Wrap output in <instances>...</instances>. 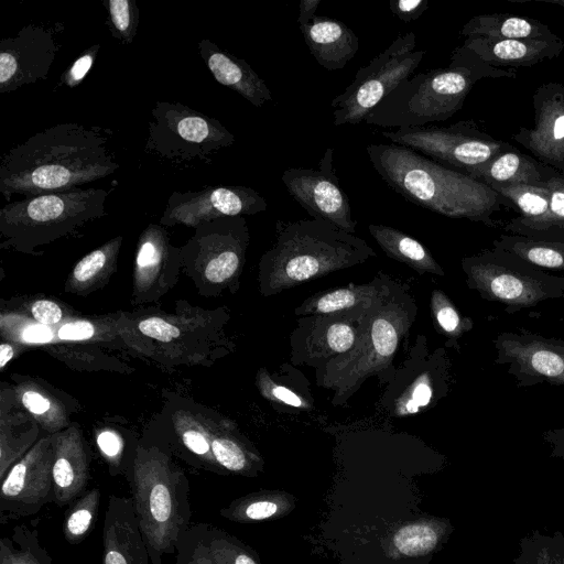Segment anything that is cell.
Listing matches in <instances>:
<instances>
[{
	"label": "cell",
	"instance_id": "1",
	"mask_svg": "<svg viewBox=\"0 0 564 564\" xmlns=\"http://www.w3.org/2000/svg\"><path fill=\"white\" fill-rule=\"evenodd\" d=\"M98 127L57 123L11 148L0 162V193L9 203L14 194L26 197L64 191L107 177L119 164Z\"/></svg>",
	"mask_w": 564,
	"mask_h": 564
},
{
	"label": "cell",
	"instance_id": "2",
	"mask_svg": "<svg viewBox=\"0 0 564 564\" xmlns=\"http://www.w3.org/2000/svg\"><path fill=\"white\" fill-rule=\"evenodd\" d=\"M375 171L406 200L449 218L495 227L494 215L513 204L490 186L395 143L366 147Z\"/></svg>",
	"mask_w": 564,
	"mask_h": 564
},
{
	"label": "cell",
	"instance_id": "3",
	"mask_svg": "<svg viewBox=\"0 0 564 564\" xmlns=\"http://www.w3.org/2000/svg\"><path fill=\"white\" fill-rule=\"evenodd\" d=\"M275 231L272 247L259 263V290L264 296L376 257L362 238L325 220H279Z\"/></svg>",
	"mask_w": 564,
	"mask_h": 564
},
{
	"label": "cell",
	"instance_id": "4",
	"mask_svg": "<svg viewBox=\"0 0 564 564\" xmlns=\"http://www.w3.org/2000/svg\"><path fill=\"white\" fill-rule=\"evenodd\" d=\"M513 70L492 67L463 45L449 65L410 76L365 118L381 128L424 127L445 121L463 108L474 85L485 78H516Z\"/></svg>",
	"mask_w": 564,
	"mask_h": 564
},
{
	"label": "cell",
	"instance_id": "5",
	"mask_svg": "<svg viewBox=\"0 0 564 564\" xmlns=\"http://www.w3.org/2000/svg\"><path fill=\"white\" fill-rule=\"evenodd\" d=\"M416 312L410 288L394 281L366 313L354 347L316 369V382L334 392V404H343L367 378L383 375Z\"/></svg>",
	"mask_w": 564,
	"mask_h": 564
},
{
	"label": "cell",
	"instance_id": "6",
	"mask_svg": "<svg viewBox=\"0 0 564 564\" xmlns=\"http://www.w3.org/2000/svg\"><path fill=\"white\" fill-rule=\"evenodd\" d=\"M128 482L151 563L163 564V555H175L180 536L191 525L188 479L166 452L138 446Z\"/></svg>",
	"mask_w": 564,
	"mask_h": 564
},
{
	"label": "cell",
	"instance_id": "7",
	"mask_svg": "<svg viewBox=\"0 0 564 564\" xmlns=\"http://www.w3.org/2000/svg\"><path fill=\"white\" fill-rule=\"evenodd\" d=\"M107 196L106 189L78 186L8 203L0 210L2 246L31 251L57 239L105 216Z\"/></svg>",
	"mask_w": 564,
	"mask_h": 564
},
{
	"label": "cell",
	"instance_id": "8",
	"mask_svg": "<svg viewBox=\"0 0 564 564\" xmlns=\"http://www.w3.org/2000/svg\"><path fill=\"white\" fill-rule=\"evenodd\" d=\"M462 269L469 289L505 305L509 314L564 297V276L552 275L497 247L463 258Z\"/></svg>",
	"mask_w": 564,
	"mask_h": 564
},
{
	"label": "cell",
	"instance_id": "9",
	"mask_svg": "<svg viewBox=\"0 0 564 564\" xmlns=\"http://www.w3.org/2000/svg\"><path fill=\"white\" fill-rule=\"evenodd\" d=\"M151 116L144 152L172 164L210 163L235 142L219 120L181 102L156 101Z\"/></svg>",
	"mask_w": 564,
	"mask_h": 564
},
{
	"label": "cell",
	"instance_id": "10",
	"mask_svg": "<svg viewBox=\"0 0 564 564\" xmlns=\"http://www.w3.org/2000/svg\"><path fill=\"white\" fill-rule=\"evenodd\" d=\"M413 32L398 35L368 65L360 67L355 79L332 101L334 126H355L365 120L386 96L409 78L422 62L425 51H414Z\"/></svg>",
	"mask_w": 564,
	"mask_h": 564
},
{
	"label": "cell",
	"instance_id": "11",
	"mask_svg": "<svg viewBox=\"0 0 564 564\" xmlns=\"http://www.w3.org/2000/svg\"><path fill=\"white\" fill-rule=\"evenodd\" d=\"M380 134L392 143L411 148L469 176L494 156L512 147L479 130L471 120L447 127H403Z\"/></svg>",
	"mask_w": 564,
	"mask_h": 564
},
{
	"label": "cell",
	"instance_id": "12",
	"mask_svg": "<svg viewBox=\"0 0 564 564\" xmlns=\"http://www.w3.org/2000/svg\"><path fill=\"white\" fill-rule=\"evenodd\" d=\"M495 364L508 365L517 387L564 386V340L528 329L501 332L492 340Z\"/></svg>",
	"mask_w": 564,
	"mask_h": 564
},
{
	"label": "cell",
	"instance_id": "13",
	"mask_svg": "<svg viewBox=\"0 0 564 564\" xmlns=\"http://www.w3.org/2000/svg\"><path fill=\"white\" fill-rule=\"evenodd\" d=\"M53 437L48 434L18 460L1 479L0 522L29 517L54 502Z\"/></svg>",
	"mask_w": 564,
	"mask_h": 564
},
{
	"label": "cell",
	"instance_id": "14",
	"mask_svg": "<svg viewBox=\"0 0 564 564\" xmlns=\"http://www.w3.org/2000/svg\"><path fill=\"white\" fill-rule=\"evenodd\" d=\"M334 149L328 148L317 169L290 167L281 180L289 194L314 219L325 220L355 235L357 223L352 219L350 202L343 191L333 165Z\"/></svg>",
	"mask_w": 564,
	"mask_h": 564
},
{
	"label": "cell",
	"instance_id": "15",
	"mask_svg": "<svg viewBox=\"0 0 564 564\" xmlns=\"http://www.w3.org/2000/svg\"><path fill=\"white\" fill-rule=\"evenodd\" d=\"M268 208L264 197L243 185H209L195 192H174L166 200L162 226L197 225L223 217L254 215Z\"/></svg>",
	"mask_w": 564,
	"mask_h": 564
},
{
	"label": "cell",
	"instance_id": "16",
	"mask_svg": "<svg viewBox=\"0 0 564 564\" xmlns=\"http://www.w3.org/2000/svg\"><path fill=\"white\" fill-rule=\"evenodd\" d=\"M249 240V229L242 216L223 217L197 225L185 252L196 260H205L207 281L225 284L240 272Z\"/></svg>",
	"mask_w": 564,
	"mask_h": 564
},
{
	"label": "cell",
	"instance_id": "17",
	"mask_svg": "<svg viewBox=\"0 0 564 564\" xmlns=\"http://www.w3.org/2000/svg\"><path fill=\"white\" fill-rule=\"evenodd\" d=\"M59 44L53 28L23 26L15 36L0 42V93L46 79Z\"/></svg>",
	"mask_w": 564,
	"mask_h": 564
},
{
	"label": "cell",
	"instance_id": "18",
	"mask_svg": "<svg viewBox=\"0 0 564 564\" xmlns=\"http://www.w3.org/2000/svg\"><path fill=\"white\" fill-rule=\"evenodd\" d=\"M364 317L346 314L302 316L290 338L292 364L318 369L349 351L356 344Z\"/></svg>",
	"mask_w": 564,
	"mask_h": 564
},
{
	"label": "cell",
	"instance_id": "19",
	"mask_svg": "<svg viewBox=\"0 0 564 564\" xmlns=\"http://www.w3.org/2000/svg\"><path fill=\"white\" fill-rule=\"evenodd\" d=\"M534 127L520 128L512 139L529 150L539 162L564 176V85H540L532 97Z\"/></svg>",
	"mask_w": 564,
	"mask_h": 564
},
{
	"label": "cell",
	"instance_id": "20",
	"mask_svg": "<svg viewBox=\"0 0 564 564\" xmlns=\"http://www.w3.org/2000/svg\"><path fill=\"white\" fill-rule=\"evenodd\" d=\"M102 564H152L132 498L110 495L102 527Z\"/></svg>",
	"mask_w": 564,
	"mask_h": 564
},
{
	"label": "cell",
	"instance_id": "21",
	"mask_svg": "<svg viewBox=\"0 0 564 564\" xmlns=\"http://www.w3.org/2000/svg\"><path fill=\"white\" fill-rule=\"evenodd\" d=\"M54 503L64 507L83 494L90 479V455L77 426L52 434Z\"/></svg>",
	"mask_w": 564,
	"mask_h": 564
},
{
	"label": "cell",
	"instance_id": "22",
	"mask_svg": "<svg viewBox=\"0 0 564 564\" xmlns=\"http://www.w3.org/2000/svg\"><path fill=\"white\" fill-rule=\"evenodd\" d=\"M394 280L379 272L366 284H349L344 288L318 292L306 299L294 310L297 316L346 314L364 317L369 308L384 295Z\"/></svg>",
	"mask_w": 564,
	"mask_h": 564
},
{
	"label": "cell",
	"instance_id": "23",
	"mask_svg": "<svg viewBox=\"0 0 564 564\" xmlns=\"http://www.w3.org/2000/svg\"><path fill=\"white\" fill-rule=\"evenodd\" d=\"M486 64L501 66L530 67L544 59L557 57L564 50V42L542 40H509L471 36L462 44Z\"/></svg>",
	"mask_w": 564,
	"mask_h": 564
},
{
	"label": "cell",
	"instance_id": "24",
	"mask_svg": "<svg viewBox=\"0 0 564 564\" xmlns=\"http://www.w3.org/2000/svg\"><path fill=\"white\" fill-rule=\"evenodd\" d=\"M197 46L200 57L220 85L236 91L256 107L272 100L265 82L245 59L223 51L208 39L200 40Z\"/></svg>",
	"mask_w": 564,
	"mask_h": 564
},
{
	"label": "cell",
	"instance_id": "25",
	"mask_svg": "<svg viewBox=\"0 0 564 564\" xmlns=\"http://www.w3.org/2000/svg\"><path fill=\"white\" fill-rule=\"evenodd\" d=\"M299 28L312 56L327 70L343 69L358 51V36L341 21L315 15Z\"/></svg>",
	"mask_w": 564,
	"mask_h": 564
},
{
	"label": "cell",
	"instance_id": "26",
	"mask_svg": "<svg viewBox=\"0 0 564 564\" xmlns=\"http://www.w3.org/2000/svg\"><path fill=\"white\" fill-rule=\"evenodd\" d=\"M536 159L521 153L513 145L494 156L470 176L488 186L530 185L545 187L555 172Z\"/></svg>",
	"mask_w": 564,
	"mask_h": 564
},
{
	"label": "cell",
	"instance_id": "27",
	"mask_svg": "<svg viewBox=\"0 0 564 564\" xmlns=\"http://www.w3.org/2000/svg\"><path fill=\"white\" fill-rule=\"evenodd\" d=\"M465 37L556 41L560 37L539 20L509 13L479 14L462 28Z\"/></svg>",
	"mask_w": 564,
	"mask_h": 564
},
{
	"label": "cell",
	"instance_id": "28",
	"mask_svg": "<svg viewBox=\"0 0 564 564\" xmlns=\"http://www.w3.org/2000/svg\"><path fill=\"white\" fill-rule=\"evenodd\" d=\"M454 528L448 519L427 517L405 522L389 539L394 557H419L438 550Z\"/></svg>",
	"mask_w": 564,
	"mask_h": 564
},
{
	"label": "cell",
	"instance_id": "29",
	"mask_svg": "<svg viewBox=\"0 0 564 564\" xmlns=\"http://www.w3.org/2000/svg\"><path fill=\"white\" fill-rule=\"evenodd\" d=\"M296 507V498L283 490H260L232 500L219 514L232 522L253 523L285 517Z\"/></svg>",
	"mask_w": 564,
	"mask_h": 564
},
{
	"label": "cell",
	"instance_id": "30",
	"mask_svg": "<svg viewBox=\"0 0 564 564\" xmlns=\"http://www.w3.org/2000/svg\"><path fill=\"white\" fill-rule=\"evenodd\" d=\"M368 230L390 258L405 263L420 274L431 273L440 276L445 274L429 249L413 237L386 225L370 224Z\"/></svg>",
	"mask_w": 564,
	"mask_h": 564
},
{
	"label": "cell",
	"instance_id": "31",
	"mask_svg": "<svg viewBox=\"0 0 564 564\" xmlns=\"http://www.w3.org/2000/svg\"><path fill=\"white\" fill-rule=\"evenodd\" d=\"M490 187L509 199L520 214L505 225L506 232L512 234L519 228L536 224L549 213L551 197L546 186L491 185Z\"/></svg>",
	"mask_w": 564,
	"mask_h": 564
},
{
	"label": "cell",
	"instance_id": "32",
	"mask_svg": "<svg viewBox=\"0 0 564 564\" xmlns=\"http://www.w3.org/2000/svg\"><path fill=\"white\" fill-rule=\"evenodd\" d=\"M492 247L511 252L542 270L564 271V243L502 234Z\"/></svg>",
	"mask_w": 564,
	"mask_h": 564
},
{
	"label": "cell",
	"instance_id": "33",
	"mask_svg": "<svg viewBox=\"0 0 564 564\" xmlns=\"http://www.w3.org/2000/svg\"><path fill=\"white\" fill-rule=\"evenodd\" d=\"M212 453L225 473L256 477L263 468V459L249 445L227 433H210Z\"/></svg>",
	"mask_w": 564,
	"mask_h": 564
},
{
	"label": "cell",
	"instance_id": "34",
	"mask_svg": "<svg viewBox=\"0 0 564 564\" xmlns=\"http://www.w3.org/2000/svg\"><path fill=\"white\" fill-rule=\"evenodd\" d=\"M550 209L536 224L519 228L512 235L564 243V176L555 171L547 180Z\"/></svg>",
	"mask_w": 564,
	"mask_h": 564
},
{
	"label": "cell",
	"instance_id": "35",
	"mask_svg": "<svg viewBox=\"0 0 564 564\" xmlns=\"http://www.w3.org/2000/svg\"><path fill=\"white\" fill-rule=\"evenodd\" d=\"M194 527L217 564H261L250 546L221 528L208 523H195Z\"/></svg>",
	"mask_w": 564,
	"mask_h": 564
},
{
	"label": "cell",
	"instance_id": "36",
	"mask_svg": "<svg viewBox=\"0 0 564 564\" xmlns=\"http://www.w3.org/2000/svg\"><path fill=\"white\" fill-rule=\"evenodd\" d=\"M0 557L7 564H53V558L40 543L36 525L18 524L10 536L1 538Z\"/></svg>",
	"mask_w": 564,
	"mask_h": 564
},
{
	"label": "cell",
	"instance_id": "37",
	"mask_svg": "<svg viewBox=\"0 0 564 564\" xmlns=\"http://www.w3.org/2000/svg\"><path fill=\"white\" fill-rule=\"evenodd\" d=\"M99 505V488L86 491L70 503L63 524V534L69 544H79L90 533L98 516Z\"/></svg>",
	"mask_w": 564,
	"mask_h": 564
},
{
	"label": "cell",
	"instance_id": "38",
	"mask_svg": "<svg viewBox=\"0 0 564 564\" xmlns=\"http://www.w3.org/2000/svg\"><path fill=\"white\" fill-rule=\"evenodd\" d=\"M564 554V534H544L533 530L519 543L513 564H561Z\"/></svg>",
	"mask_w": 564,
	"mask_h": 564
},
{
	"label": "cell",
	"instance_id": "39",
	"mask_svg": "<svg viewBox=\"0 0 564 564\" xmlns=\"http://www.w3.org/2000/svg\"><path fill=\"white\" fill-rule=\"evenodd\" d=\"M431 311L437 332L453 341L474 327V321L463 316L451 299L441 290L432 292Z\"/></svg>",
	"mask_w": 564,
	"mask_h": 564
},
{
	"label": "cell",
	"instance_id": "40",
	"mask_svg": "<svg viewBox=\"0 0 564 564\" xmlns=\"http://www.w3.org/2000/svg\"><path fill=\"white\" fill-rule=\"evenodd\" d=\"M20 402L50 434L58 433L65 426L61 405L41 389L22 388Z\"/></svg>",
	"mask_w": 564,
	"mask_h": 564
},
{
	"label": "cell",
	"instance_id": "41",
	"mask_svg": "<svg viewBox=\"0 0 564 564\" xmlns=\"http://www.w3.org/2000/svg\"><path fill=\"white\" fill-rule=\"evenodd\" d=\"M107 24L113 37L131 44L139 25V9L134 0H104Z\"/></svg>",
	"mask_w": 564,
	"mask_h": 564
},
{
	"label": "cell",
	"instance_id": "42",
	"mask_svg": "<svg viewBox=\"0 0 564 564\" xmlns=\"http://www.w3.org/2000/svg\"><path fill=\"white\" fill-rule=\"evenodd\" d=\"M121 241V237H116L82 258L73 270L72 278L75 284H89L104 273L115 262Z\"/></svg>",
	"mask_w": 564,
	"mask_h": 564
},
{
	"label": "cell",
	"instance_id": "43",
	"mask_svg": "<svg viewBox=\"0 0 564 564\" xmlns=\"http://www.w3.org/2000/svg\"><path fill=\"white\" fill-rule=\"evenodd\" d=\"M435 384L431 372L424 371L420 377L409 386L400 401L395 402L394 413L397 415H408L427 406L433 400Z\"/></svg>",
	"mask_w": 564,
	"mask_h": 564
},
{
	"label": "cell",
	"instance_id": "44",
	"mask_svg": "<svg viewBox=\"0 0 564 564\" xmlns=\"http://www.w3.org/2000/svg\"><path fill=\"white\" fill-rule=\"evenodd\" d=\"M257 386L261 395L271 402L305 411L313 408L310 400H306L291 388L274 381L264 369L259 370L257 375Z\"/></svg>",
	"mask_w": 564,
	"mask_h": 564
},
{
	"label": "cell",
	"instance_id": "45",
	"mask_svg": "<svg viewBox=\"0 0 564 564\" xmlns=\"http://www.w3.org/2000/svg\"><path fill=\"white\" fill-rule=\"evenodd\" d=\"M174 564H217L194 524H191L180 536Z\"/></svg>",
	"mask_w": 564,
	"mask_h": 564
},
{
	"label": "cell",
	"instance_id": "46",
	"mask_svg": "<svg viewBox=\"0 0 564 564\" xmlns=\"http://www.w3.org/2000/svg\"><path fill=\"white\" fill-rule=\"evenodd\" d=\"M100 48V44H94L83 52L75 62L61 75L62 86L74 88L78 86L90 70Z\"/></svg>",
	"mask_w": 564,
	"mask_h": 564
},
{
	"label": "cell",
	"instance_id": "47",
	"mask_svg": "<svg viewBox=\"0 0 564 564\" xmlns=\"http://www.w3.org/2000/svg\"><path fill=\"white\" fill-rule=\"evenodd\" d=\"M138 328L143 336L160 343L173 341L181 334L180 328L175 324L159 316H151L140 321Z\"/></svg>",
	"mask_w": 564,
	"mask_h": 564
},
{
	"label": "cell",
	"instance_id": "48",
	"mask_svg": "<svg viewBox=\"0 0 564 564\" xmlns=\"http://www.w3.org/2000/svg\"><path fill=\"white\" fill-rule=\"evenodd\" d=\"M391 12L403 22L419 19L429 8L426 0H390Z\"/></svg>",
	"mask_w": 564,
	"mask_h": 564
},
{
	"label": "cell",
	"instance_id": "49",
	"mask_svg": "<svg viewBox=\"0 0 564 564\" xmlns=\"http://www.w3.org/2000/svg\"><path fill=\"white\" fill-rule=\"evenodd\" d=\"M31 314L39 324L53 326L61 322L63 310L53 301L39 300L32 304Z\"/></svg>",
	"mask_w": 564,
	"mask_h": 564
},
{
	"label": "cell",
	"instance_id": "50",
	"mask_svg": "<svg viewBox=\"0 0 564 564\" xmlns=\"http://www.w3.org/2000/svg\"><path fill=\"white\" fill-rule=\"evenodd\" d=\"M95 326L88 321L68 322L62 325L57 330L61 340L79 341L94 337Z\"/></svg>",
	"mask_w": 564,
	"mask_h": 564
},
{
	"label": "cell",
	"instance_id": "51",
	"mask_svg": "<svg viewBox=\"0 0 564 564\" xmlns=\"http://www.w3.org/2000/svg\"><path fill=\"white\" fill-rule=\"evenodd\" d=\"M543 440L550 447V456L564 462V427L545 431Z\"/></svg>",
	"mask_w": 564,
	"mask_h": 564
},
{
	"label": "cell",
	"instance_id": "52",
	"mask_svg": "<svg viewBox=\"0 0 564 564\" xmlns=\"http://www.w3.org/2000/svg\"><path fill=\"white\" fill-rule=\"evenodd\" d=\"M53 336L54 334L50 326H45L39 323L36 325H30L21 334L22 340L31 344L48 343L53 339Z\"/></svg>",
	"mask_w": 564,
	"mask_h": 564
},
{
	"label": "cell",
	"instance_id": "53",
	"mask_svg": "<svg viewBox=\"0 0 564 564\" xmlns=\"http://www.w3.org/2000/svg\"><path fill=\"white\" fill-rule=\"evenodd\" d=\"M322 0H301L300 1V13L297 18L299 26H304L308 24L313 18L315 17V12L317 7L321 4Z\"/></svg>",
	"mask_w": 564,
	"mask_h": 564
},
{
	"label": "cell",
	"instance_id": "54",
	"mask_svg": "<svg viewBox=\"0 0 564 564\" xmlns=\"http://www.w3.org/2000/svg\"><path fill=\"white\" fill-rule=\"evenodd\" d=\"M13 356V347L8 343H2L0 345V368L3 369L6 365L12 359Z\"/></svg>",
	"mask_w": 564,
	"mask_h": 564
},
{
	"label": "cell",
	"instance_id": "55",
	"mask_svg": "<svg viewBox=\"0 0 564 564\" xmlns=\"http://www.w3.org/2000/svg\"><path fill=\"white\" fill-rule=\"evenodd\" d=\"M510 2H518V3H524V2H541V3H547V4H556L560 6L564 10V0H508Z\"/></svg>",
	"mask_w": 564,
	"mask_h": 564
},
{
	"label": "cell",
	"instance_id": "56",
	"mask_svg": "<svg viewBox=\"0 0 564 564\" xmlns=\"http://www.w3.org/2000/svg\"><path fill=\"white\" fill-rule=\"evenodd\" d=\"M0 564H7V562L4 561V558L0 557Z\"/></svg>",
	"mask_w": 564,
	"mask_h": 564
},
{
	"label": "cell",
	"instance_id": "57",
	"mask_svg": "<svg viewBox=\"0 0 564 564\" xmlns=\"http://www.w3.org/2000/svg\"><path fill=\"white\" fill-rule=\"evenodd\" d=\"M561 564H564V554H563V557H562V563Z\"/></svg>",
	"mask_w": 564,
	"mask_h": 564
}]
</instances>
